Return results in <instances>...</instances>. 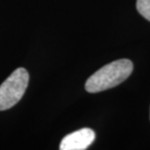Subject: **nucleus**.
<instances>
[{
	"label": "nucleus",
	"instance_id": "obj_3",
	"mask_svg": "<svg viewBox=\"0 0 150 150\" xmlns=\"http://www.w3.org/2000/svg\"><path fill=\"white\" fill-rule=\"evenodd\" d=\"M96 137L92 129L84 128L65 136L59 144L61 150H85L94 142Z\"/></svg>",
	"mask_w": 150,
	"mask_h": 150
},
{
	"label": "nucleus",
	"instance_id": "obj_2",
	"mask_svg": "<svg viewBox=\"0 0 150 150\" xmlns=\"http://www.w3.org/2000/svg\"><path fill=\"white\" fill-rule=\"evenodd\" d=\"M28 81V72L20 67L0 85V111L11 108L19 103L25 95Z\"/></svg>",
	"mask_w": 150,
	"mask_h": 150
},
{
	"label": "nucleus",
	"instance_id": "obj_4",
	"mask_svg": "<svg viewBox=\"0 0 150 150\" xmlns=\"http://www.w3.org/2000/svg\"><path fill=\"white\" fill-rule=\"evenodd\" d=\"M137 8L139 13L150 22V0H137Z\"/></svg>",
	"mask_w": 150,
	"mask_h": 150
},
{
	"label": "nucleus",
	"instance_id": "obj_1",
	"mask_svg": "<svg viewBox=\"0 0 150 150\" xmlns=\"http://www.w3.org/2000/svg\"><path fill=\"white\" fill-rule=\"evenodd\" d=\"M130 59H117L104 65L86 81L85 89L89 93H98L111 89L127 79L133 71Z\"/></svg>",
	"mask_w": 150,
	"mask_h": 150
}]
</instances>
